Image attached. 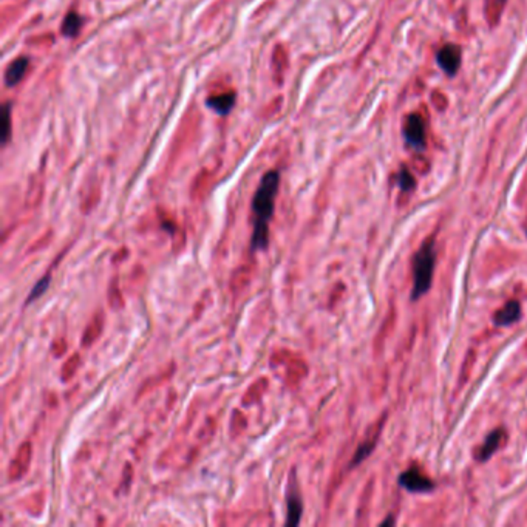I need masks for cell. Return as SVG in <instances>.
Segmentation results:
<instances>
[{
  "label": "cell",
  "mask_w": 527,
  "mask_h": 527,
  "mask_svg": "<svg viewBox=\"0 0 527 527\" xmlns=\"http://www.w3.org/2000/svg\"><path fill=\"white\" fill-rule=\"evenodd\" d=\"M280 184V175L269 171L260 181V186L252 199L254 232L251 240L252 251H263L269 243V221L274 215L275 198Z\"/></svg>",
  "instance_id": "1"
},
{
  "label": "cell",
  "mask_w": 527,
  "mask_h": 527,
  "mask_svg": "<svg viewBox=\"0 0 527 527\" xmlns=\"http://www.w3.org/2000/svg\"><path fill=\"white\" fill-rule=\"evenodd\" d=\"M436 265V245L433 240H428L416 252L413 260V294L411 299L417 300L432 286V278Z\"/></svg>",
  "instance_id": "2"
},
{
  "label": "cell",
  "mask_w": 527,
  "mask_h": 527,
  "mask_svg": "<svg viewBox=\"0 0 527 527\" xmlns=\"http://www.w3.org/2000/svg\"><path fill=\"white\" fill-rule=\"evenodd\" d=\"M404 135L415 147H424L427 138V119L421 113H411L405 121Z\"/></svg>",
  "instance_id": "3"
},
{
  "label": "cell",
  "mask_w": 527,
  "mask_h": 527,
  "mask_svg": "<svg viewBox=\"0 0 527 527\" xmlns=\"http://www.w3.org/2000/svg\"><path fill=\"white\" fill-rule=\"evenodd\" d=\"M399 484L408 492H432L434 489V482L428 476L422 475L419 469L411 467L399 476Z\"/></svg>",
  "instance_id": "4"
},
{
  "label": "cell",
  "mask_w": 527,
  "mask_h": 527,
  "mask_svg": "<svg viewBox=\"0 0 527 527\" xmlns=\"http://www.w3.org/2000/svg\"><path fill=\"white\" fill-rule=\"evenodd\" d=\"M461 47L456 44H447L438 53V64L447 75H455L459 66H461Z\"/></svg>",
  "instance_id": "5"
},
{
  "label": "cell",
  "mask_w": 527,
  "mask_h": 527,
  "mask_svg": "<svg viewBox=\"0 0 527 527\" xmlns=\"http://www.w3.org/2000/svg\"><path fill=\"white\" fill-rule=\"evenodd\" d=\"M294 482H295L294 476H291L289 486H288V493H286V508H288L286 524L288 526L299 524L300 518H302V512H304V504H302L299 489L295 487Z\"/></svg>",
  "instance_id": "6"
},
{
  "label": "cell",
  "mask_w": 527,
  "mask_h": 527,
  "mask_svg": "<svg viewBox=\"0 0 527 527\" xmlns=\"http://www.w3.org/2000/svg\"><path fill=\"white\" fill-rule=\"evenodd\" d=\"M506 439V433L502 428H496L493 430L492 433H490L487 438H486V442L480 447V450H478L476 453V458L478 461H487V459L493 455V453L498 450V448L501 447L502 442H504Z\"/></svg>",
  "instance_id": "7"
},
{
  "label": "cell",
  "mask_w": 527,
  "mask_h": 527,
  "mask_svg": "<svg viewBox=\"0 0 527 527\" xmlns=\"http://www.w3.org/2000/svg\"><path fill=\"white\" fill-rule=\"evenodd\" d=\"M519 316H521V306L517 300H512L495 314L493 322L498 326H507V325H512L513 322H517Z\"/></svg>",
  "instance_id": "8"
},
{
  "label": "cell",
  "mask_w": 527,
  "mask_h": 527,
  "mask_svg": "<svg viewBox=\"0 0 527 527\" xmlns=\"http://www.w3.org/2000/svg\"><path fill=\"white\" fill-rule=\"evenodd\" d=\"M28 70V59L27 58H19L16 59L14 62H11L10 66L5 71V84L8 87H14L22 81V77L25 76V73Z\"/></svg>",
  "instance_id": "9"
},
{
  "label": "cell",
  "mask_w": 527,
  "mask_h": 527,
  "mask_svg": "<svg viewBox=\"0 0 527 527\" xmlns=\"http://www.w3.org/2000/svg\"><path fill=\"white\" fill-rule=\"evenodd\" d=\"M507 0H484V16L490 27H496L504 13Z\"/></svg>",
  "instance_id": "10"
},
{
  "label": "cell",
  "mask_w": 527,
  "mask_h": 527,
  "mask_svg": "<svg viewBox=\"0 0 527 527\" xmlns=\"http://www.w3.org/2000/svg\"><path fill=\"white\" fill-rule=\"evenodd\" d=\"M209 107L214 108L215 112L220 114H226L228 112H231V108L235 104V93L234 92H228V93H220L215 96H210L208 99Z\"/></svg>",
  "instance_id": "11"
},
{
  "label": "cell",
  "mask_w": 527,
  "mask_h": 527,
  "mask_svg": "<svg viewBox=\"0 0 527 527\" xmlns=\"http://www.w3.org/2000/svg\"><path fill=\"white\" fill-rule=\"evenodd\" d=\"M81 25H82V21L79 14L69 13L65 16L60 32H62V34L66 36V38H75V36H77V33H79Z\"/></svg>",
  "instance_id": "12"
},
{
  "label": "cell",
  "mask_w": 527,
  "mask_h": 527,
  "mask_svg": "<svg viewBox=\"0 0 527 527\" xmlns=\"http://www.w3.org/2000/svg\"><path fill=\"white\" fill-rule=\"evenodd\" d=\"M48 283H50V274H47L45 277H42L40 280L34 284V288L32 289V293H29L28 299H27V304H32L33 300L39 299V297L45 293L47 288H48Z\"/></svg>",
  "instance_id": "13"
},
{
  "label": "cell",
  "mask_w": 527,
  "mask_h": 527,
  "mask_svg": "<svg viewBox=\"0 0 527 527\" xmlns=\"http://www.w3.org/2000/svg\"><path fill=\"white\" fill-rule=\"evenodd\" d=\"M399 184H401V189L405 192L413 191L416 187V181L413 178V175H411L407 169H402L401 175H399Z\"/></svg>",
  "instance_id": "14"
},
{
  "label": "cell",
  "mask_w": 527,
  "mask_h": 527,
  "mask_svg": "<svg viewBox=\"0 0 527 527\" xmlns=\"http://www.w3.org/2000/svg\"><path fill=\"white\" fill-rule=\"evenodd\" d=\"M432 102H433V106L438 108V110H441V112L445 110L447 106H448L447 96L442 93V92H433L432 93Z\"/></svg>",
  "instance_id": "15"
},
{
  "label": "cell",
  "mask_w": 527,
  "mask_h": 527,
  "mask_svg": "<svg viewBox=\"0 0 527 527\" xmlns=\"http://www.w3.org/2000/svg\"><path fill=\"white\" fill-rule=\"evenodd\" d=\"M5 125H3V143H7L10 139V125H11V121H10V106H5Z\"/></svg>",
  "instance_id": "16"
}]
</instances>
